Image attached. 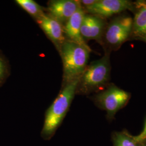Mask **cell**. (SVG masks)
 <instances>
[{"label": "cell", "mask_w": 146, "mask_h": 146, "mask_svg": "<svg viewBox=\"0 0 146 146\" xmlns=\"http://www.w3.org/2000/svg\"><path fill=\"white\" fill-rule=\"evenodd\" d=\"M78 80L62 86L58 96L47 110L41 131V137L44 140L51 139L61 125L76 94Z\"/></svg>", "instance_id": "cell-1"}, {"label": "cell", "mask_w": 146, "mask_h": 146, "mask_svg": "<svg viewBox=\"0 0 146 146\" xmlns=\"http://www.w3.org/2000/svg\"><path fill=\"white\" fill-rule=\"evenodd\" d=\"M91 50L66 40L59 53L63 63L62 86L79 79L87 66Z\"/></svg>", "instance_id": "cell-2"}, {"label": "cell", "mask_w": 146, "mask_h": 146, "mask_svg": "<svg viewBox=\"0 0 146 146\" xmlns=\"http://www.w3.org/2000/svg\"><path fill=\"white\" fill-rule=\"evenodd\" d=\"M110 70V55L106 54L87 66L79 78L76 93L89 94L104 86L109 81Z\"/></svg>", "instance_id": "cell-3"}, {"label": "cell", "mask_w": 146, "mask_h": 146, "mask_svg": "<svg viewBox=\"0 0 146 146\" xmlns=\"http://www.w3.org/2000/svg\"><path fill=\"white\" fill-rule=\"evenodd\" d=\"M129 99V93L111 85L97 94L95 101L100 107L107 111L108 116L111 117L125 106Z\"/></svg>", "instance_id": "cell-4"}, {"label": "cell", "mask_w": 146, "mask_h": 146, "mask_svg": "<svg viewBox=\"0 0 146 146\" xmlns=\"http://www.w3.org/2000/svg\"><path fill=\"white\" fill-rule=\"evenodd\" d=\"M133 19L121 16L110 22L104 32L106 42L111 47H119L128 38L132 31Z\"/></svg>", "instance_id": "cell-5"}, {"label": "cell", "mask_w": 146, "mask_h": 146, "mask_svg": "<svg viewBox=\"0 0 146 146\" xmlns=\"http://www.w3.org/2000/svg\"><path fill=\"white\" fill-rule=\"evenodd\" d=\"M131 7V2L127 0H98L93 5L84 10L89 14L102 19L117 14Z\"/></svg>", "instance_id": "cell-6"}, {"label": "cell", "mask_w": 146, "mask_h": 146, "mask_svg": "<svg viewBox=\"0 0 146 146\" xmlns=\"http://www.w3.org/2000/svg\"><path fill=\"white\" fill-rule=\"evenodd\" d=\"M80 7L76 0H52L48 2L47 11L48 14L64 26Z\"/></svg>", "instance_id": "cell-7"}, {"label": "cell", "mask_w": 146, "mask_h": 146, "mask_svg": "<svg viewBox=\"0 0 146 146\" xmlns=\"http://www.w3.org/2000/svg\"><path fill=\"white\" fill-rule=\"evenodd\" d=\"M36 22L59 52L63 43L67 40L64 33L63 26L46 13L37 19Z\"/></svg>", "instance_id": "cell-8"}, {"label": "cell", "mask_w": 146, "mask_h": 146, "mask_svg": "<svg viewBox=\"0 0 146 146\" xmlns=\"http://www.w3.org/2000/svg\"><path fill=\"white\" fill-rule=\"evenodd\" d=\"M85 11L82 7H80L63 26L64 33L67 40L92 51L81 33V27Z\"/></svg>", "instance_id": "cell-9"}, {"label": "cell", "mask_w": 146, "mask_h": 146, "mask_svg": "<svg viewBox=\"0 0 146 146\" xmlns=\"http://www.w3.org/2000/svg\"><path fill=\"white\" fill-rule=\"evenodd\" d=\"M105 29L103 19L92 14H86L81 27V33L84 40H95L100 41Z\"/></svg>", "instance_id": "cell-10"}, {"label": "cell", "mask_w": 146, "mask_h": 146, "mask_svg": "<svg viewBox=\"0 0 146 146\" xmlns=\"http://www.w3.org/2000/svg\"><path fill=\"white\" fill-rule=\"evenodd\" d=\"M139 9L133 20L132 31L136 36L146 35V3H139Z\"/></svg>", "instance_id": "cell-11"}, {"label": "cell", "mask_w": 146, "mask_h": 146, "mask_svg": "<svg viewBox=\"0 0 146 146\" xmlns=\"http://www.w3.org/2000/svg\"><path fill=\"white\" fill-rule=\"evenodd\" d=\"M15 2L36 21L45 13L41 6L33 0H16Z\"/></svg>", "instance_id": "cell-12"}, {"label": "cell", "mask_w": 146, "mask_h": 146, "mask_svg": "<svg viewBox=\"0 0 146 146\" xmlns=\"http://www.w3.org/2000/svg\"><path fill=\"white\" fill-rule=\"evenodd\" d=\"M11 74V66L8 59L0 50V87L5 84Z\"/></svg>", "instance_id": "cell-13"}, {"label": "cell", "mask_w": 146, "mask_h": 146, "mask_svg": "<svg viewBox=\"0 0 146 146\" xmlns=\"http://www.w3.org/2000/svg\"><path fill=\"white\" fill-rule=\"evenodd\" d=\"M116 146H136L133 139L122 134H119L116 136Z\"/></svg>", "instance_id": "cell-14"}, {"label": "cell", "mask_w": 146, "mask_h": 146, "mask_svg": "<svg viewBox=\"0 0 146 146\" xmlns=\"http://www.w3.org/2000/svg\"><path fill=\"white\" fill-rule=\"evenodd\" d=\"M146 122L145 123V125L144 127V128L143 131H142L141 133L139 135L136 136L133 138L134 141L135 142H139L141 141H143L146 139Z\"/></svg>", "instance_id": "cell-15"}, {"label": "cell", "mask_w": 146, "mask_h": 146, "mask_svg": "<svg viewBox=\"0 0 146 146\" xmlns=\"http://www.w3.org/2000/svg\"><path fill=\"white\" fill-rule=\"evenodd\" d=\"M98 0H81L78 1L81 7L84 9L95 4Z\"/></svg>", "instance_id": "cell-16"}, {"label": "cell", "mask_w": 146, "mask_h": 146, "mask_svg": "<svg viewBox=\"0 0 146 146\" xmlns=\"http://www.w3.org/2000/svg\"><path fill=\"white\" fill-rule=\"evenodd\" d=\"M142 37V38H143V40L144 41H146V35Z\"/></svg>", "instance_id": "cell-17"}, {"label": "cell", "mask_w": 146, "mask_h": 146, "mask_svg": "<svg viewBox=\"0 0 146 146\" xmlns=\"http://www.w3.org/2000/svg\"><path fill=\"white\" fill-rule=\"evenodd\" d=\"M145 140H146V139H145Z\"/></svg>", "instance_id": "cell-18"}]
</instances>
